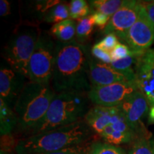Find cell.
<instances>
[{"instance_id":"19","label":"cell","mask_w":154,"mask_h":154,"mask_svg":"<svg viewBox=\"0 0 154 154\" xmlns=\"http://www.w3.org/2000/svg\"><path fill=\"white\" fill-rule=\"evenodd\" d=\"M124 2L121 0H94L90 2V5L96 11L112 17Z\"/></svg>"},{"instance_id":"20","label":"cell","mask_w":154,"mask_h":154,"mask_svg":"<svg viewBox=\"0 0 154 154\" xmlns=\"http://www.w3.org/2000/svg\"><path fill=\"white\" fill-rule=\"evenodd\" d=\"M94 26V23L91 14L79 20L76 30V35L79 42L83 43L88 39L92 33Z\"/></svg>"},{"instance_id":"27","label":"cell","mask_w":154,"mask_h":154,"mask_svg":"<svg viewBox=\"0 0 154 154\" xmlns=\"http://www.w3.org/2000/svg\"><path fill=\"white\" fill-rule=\"evenodd\" d=\"M91 54L94 57L102 61V63L109 64L112 62L110 52L101 49V48L97 47L96 44H94V47H92Z\"/></svg>"},{"instance_id":"9","label":"cell","mask_w":154,"mask_h":154,"mask_svg":"<svg viewBox=\"0 0 154 154\" xmlns=\"http://www.w3.org/2000/svg\"><path fill=\"white\" fill-rule=\"evenodd\" d=\"M149 102L139 90L127 97L118 107L135 134L148 138L142 119L149 111Z\"/></svg>"},{"instance_id":"30","label":"cell","mask_w":154,"mask_h":154,"mask_svg":"<svg viewBox=\"0 0 154 154\" xmlns=\"http://www.w3.org/2000/svg\"><path fill=\"white\" fill-rule=\"evenodd\" d=\"M10 12V3L7 0L0 1V15L1 17H5Z\"/></svg>"},{"instance_id":"6","label":"cell","mask_w":154,"mask_h":154,"mask_svg":"<svg viewBox=\"0 0 154 154\" xmlns=\"http://www.w3.org/2000/svg\"><path fill=\"white\" fill-rule=\"evenodd\" d=\"M56 44L49 35L42 32L29 62V81L51 84Z\"/></svg>"},{"instance_id":"23","label":"cell","mask_w":154,"mask_h":154,"mask_svg":"<svg viewBox=\"0 0 154 154\" xmlns=\"http://www.w3.org/2000/svg\"><path fill=\"white\" fill-rule=\"evenodd\" d=\"M93 143L91 139H90L84 143L69 146L59 151L46 154H90Z\"/></svg>"},{"instance_id":"4","label":"cell","mask_w":154,"mask_h":154,"mask_svg":"<svg viewBox=\"0 0 154 154\" xmlns=\"http://www.w3.org/2000/svg\"><path fill=\"white\" fill-rule=\"evenodd\" d=\"M56 94L51 84L26 82L14 107L18 129L29 134L46 115Z\"/></svg>"},{"instance_id":"17","label":"cell","mask_w":154,"mask_h":154,"mask_svg":"<svg viewBox=\"0 0 154 154\" xmlns=\"http://www.w3.org/2000/svg\"><path fill=\"white\" fill-rule=\"evenodd\" d=\"M139 56L140 55L132 52L131 54L125 59L112 61L109 64L117 72L124 74L129 82H135L136 72H135V69H134L133 66L136 65Z\"/></svg>"},{"instance_id":"32","label":"cell","mask_w":154,"mask_h":154,"mask_svg":"<svg viewBox=\"0 0 154 154\" xmlns=\"http://www.w3.org/2000/svg\"><path fill=\"white\" fill-rule=\"evenodd\" d=\"M1 154H3V153H1Z\"/></svg>"},{"instance_id":"2","label":"cell","mask_w":154,"mask_h":154,"mask_svg":"<svg viewBox=\"0 0 154 154\" xmlns=\"http://www.w3.org/2000/svg\"><path fill=\"white\" fill-rule=\"evenodd\" d=\"M91 128L82 120L41 134L19 139L17 154H46L79 144L91 139Z\"/></svg>"},{"instance_id":"24","label":"cell","mask_w":154,"mask_h":154,"mask_svg":"<svg viewBox=\"0 0 154 154\" xmlns=\"http://www.w3.org/2000/svg\"><path fill=\"white\" fill-rule=\"evenodd\" d=\"M90 154H126L124 150L109 143H94Z\"/></svg>"},{"instance_id":"10","label":"cell","mask_w":154,"mask_h":154,"mask_svg":"<svg viewBox=\"0 0 154 154\" xmlns=\"http://www.w3.org/2000/svg\"><path fill=\"white\" fill-rule=\"evenodd\" d=\"M142 3L138 1H125L112 17L103 29V34H114L118 38L124 40L128 31L137 21Z\"/></svg>"},{"instance_id":"5","label":"cell","mask_w":154,"mask_h":154,"mask_svg":"<svg viewBox=\"0 0 154 154\" xmlns=\"http://www.w3.org/2000/svg\"><path fill=\"white\" fill-rule=\"evenodd\" d=\"M42 34L39 26L25 22L17 26L3 52L9 67L28 79V66Z\"/></svg>"},{"instance_id":"21","label":"cell","mask_w":154,"mask_h":154,"mask_svg":"<svg viewBox=\"0 0 154 154\" xmlns=\"http://www.w3.org/2000/svg\"><path fill=\"white\" fill-rule=\"evenodd\" d=\"M90 9L87 2L84 0H72L69 4V17L79 19L88 16Z\"/></svg>"},{"instance_id":"31","label":"cell","mask_w":154,"mask_h":154,"mask_svg":"<svg viewBox=\"0 0 154 154\" xmlns=\"http://www.w3.org/2000/svg\"><path fill=\"white\" fill-rule=\"evenodd\" d=\"M149 124H154V105L151 106L149 111Z\"/></svg>"},{"instance_id":"14","label":"cell","mask_w":154,"mask_h":154,"mask_svg":"<svg viewBox=\"0 0 154 154\" xmlns=\"http://www.w3.org/2000/svg\"><path fill=\"white\" fill-rule=\"evenodd\" d=\"M121 113L118 107L94 106L86 113L84 121L92 130L100 135L106 127L112 124Z\"/></svg>"},{"instance_id":"12","label":"cell","mask_w":154,"mask_h":154,"mask_svg":"<svg viewBox=\"0 0 154 154\" xmlns=\"http://www.w3.org/2000/svg\"><path fill=\"white\" fill-rule=\"evenodd\" d=\"M26 77L10 67L2 66L0 70V99L14 109V105L26 84Z\"/></svg>"},{"instance_id":"25","label":"cell","mask_w":154,"mask_h":154,"mask_svg":"<svg viewBox=\"0 0 154 154\" xmlns=\"http://www.w3.org/2000/svg\"><path fill=\"white\" fill-rule=\"evenodd\" d=\"M131 54L132 51H131L129 47L126 44L121 43L117 44L114 49L110 52L112 61L121 60V59H125V58L130 56Z\"/></svg>"},{"instance_id":"11","label":"cell","mask_w":154,"mask_h":154,"mask_svg":"<svg viewBox=\"0 0 154 154\" xmlns=\"http://www.w3.org/2000/svg\"><path fill=\"white\" fill-rule=\"evenodd\" d=\"M135 82L146 98L149 106L154 105V49L139 56L136 67Z\"/></svg>"},{"instance_id":"22","label":"cell","mask_w":154,"mask_h":154,"mask_svg":"<svg viewBox=\"0 0 154 154\" xmlns=\"http://www.w3.org/2000/svg\"><path fill=\"white\" fill-rule=\"evenodd\" d=\"M128 154H154V143L148 138L138 136L133 143Z\"/></svg>"},{"instance_id":"1","label":"cell","mask_w":154,"mask_h":154,"mask_svg":"<svg viewBox=\"0 0 154 154\" xmlns=\"http://www.w3.org/2000/svg\"><path fill=\"white\" fill-rule=\"evenodd\" d=\"M87 47L76 40L58 41L56 44L51 86L57 94L64 91L88 92L91 86Z\"/></svg>"},{"instance_id":"3","label":"cell","mask_w":154,"mask_h":154,"mask_svg":"<svg viewBox=\"0 0 154 154\" xmlns=\"http://www.w3.org/2000/svg\"><path fill=\"white\" fill-rule=\"evenodd\" d=\"M87 92L64 91L54 98L47 113L31 135L41 134L83 120L88 110Z\"/></svg>"},{"instance_id":"13","label":"cell","mask_w":154,"mask_h":154,"mask_svg":"<svg viewBox=\"0 0 154 154\" xmlns=\"http://www.w3.org/2000/svg\"><path fill=\"white\" fill-rule=\"evenodd\" d=\"M89 80L91 87L129 82L124 74L117 72L110 64L96 62L92 59L89 65Z\"/></svg>"},{"instance_id":"26","label":"cell","mask_w":154,"mask_h":154,"mask_svg":"<svg viewBox=\"0 0 154 154\" xmlns=\"http://www.w3.org/2000/svg\"><path fill=\"white\" fill-rule=\"evenodd\" d=\"M119 43L118 36L114 34H109L101 42L96 44V45L105 51L111 52Z\"/></svg>"},{"instance_id":"15","label":"cell","mask_w":154,"mask_h":154,"mask_svg":"<svg viewBox=\"0 0 154 154\" xmlns=\"http://www.w3.org/2000/svg\"><path fill=\"white\" fill-rule=\"evenodd\" d=\"M0 123L1 136L11 134L18 123L14 109L2 99H0Z\"/></svg>"},{"instance_id":"18","label":"cell","mask_w":154,"mask_h":154,"mask_svg":"<svg viewBox=\"0 0 154 154\" xmlns=\"http://www.w3.org/2000/svg\"><path fill=\"white\" fill-rule=\"evenodd\" d=\"M69 6L64 3H57L46 11L44 20L49 23H59L68 19Z\"/></svg>"},{"instance_id":"29","label":"cell","mask_w":154,"mask_h":154,"mask_svg":"<svg viewBox=\"0 0 154 154\" xmlns=\"http://www.w3.org/2000/svg\"><path fill=\"white\" fill-rule=\"evenodd\" d=\"M142 5L143 6V8L150 21L154 25V1L146 2L142 3Z\"/></svg>"},{"instance_id":"16","label":"cell","mask_w":154,"mask_h":154,"mask_svg":"<svg viewBox=\"0 0 154 154\" xmlns=\"http://www.w3.org/2000/svg\"><path fill=\"white\" fill-rule=\"evenodd\" d=\"M76 30V22L73 19H68L54 24L50 33L59 42H67L74 40Z\"/></svg>"},{"instance_id":"7","label":"cell","mask_w":154,"mask_h":154,"mask_svg":"<svg viewBox=\"0 0 154 154\" xmlns=\"http://www.w3.org/2000/svg\"><path fill=\"white\" fill-rule=\"evenodd\" d=\"M138 90L135 82H118L106 86H92L88 96L96 106L116 107Z\"/></svg>"},{"instance_id":"28","label":"cell","mask_w":154,"mask_h":154,"mask_svg":"<svg viewBox=\"0 0 154 154\" xmlns=\"http://www.w3.org/2000/svg\"><path fill=\"white\" fill-rule=\"evenodd\" d=\"M91 15L92 19H93L94 25L102 28L103 29L108 24V23H109L111 18V17L107 16V15L103 14L102 13L96 11L92 13Z\"/></svg>"},{"instance_id":"8","label":"cell","mask_w":154,"mask_h":154,"mask_svg":"<svg viewBox=\"0 0 154 154\" xmlns=\"http://www.w3.org/2000/svg\"><path fill=\"white\" fill-rule=\"evenodd\" d=\"M131 51L141 55L154 42V25L148 17L142 5L139 16L135 24L128 31L124 38Z\"/></svg>"}]
</instances>
